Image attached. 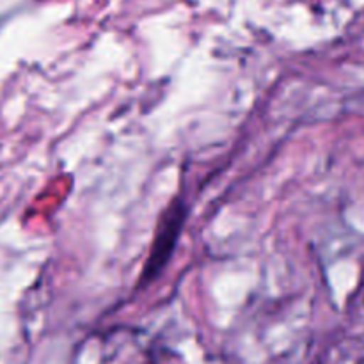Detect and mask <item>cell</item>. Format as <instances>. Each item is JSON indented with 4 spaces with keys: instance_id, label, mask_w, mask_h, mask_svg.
<instances>
[{
    "instance_id": "obj_1",
    "label": "cell",
    "mask_w": 364,
    "mask_h": 364,
    "mask_svg": "<svg viewBox=\"0 0 364 364\" xmlns=\"http://www.w3.org/2000/svg\"><path fill=\"white\" fill-rule=\"evenodd\" d=\"M185 219H187V206H185L183 199H173L171 205L164 210L162 217L159 220L148 262H146L141 277H139V288L148 287L149 283H153L164 272L171 256H173L178 238H180L181 231H183Z\"/></svg>"
}]
</instances>
